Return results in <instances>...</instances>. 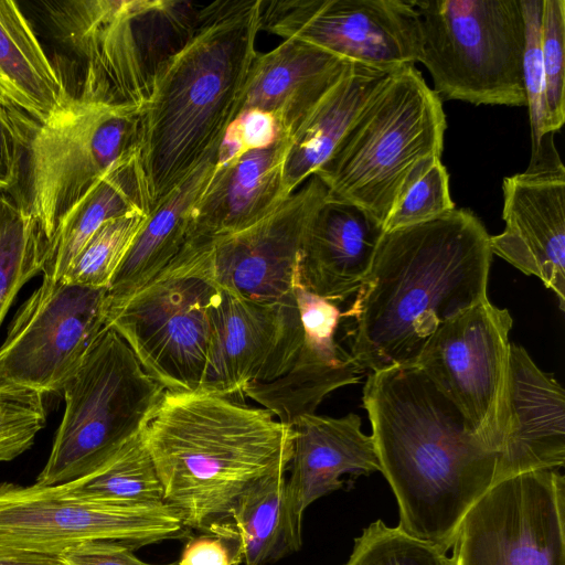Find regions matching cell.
Listing matches in <instances>:
<instances>
[{"label": "cell", "instance_id": "obj_1", "mask_svg": "<svg viewBox=\"0 0 565 565\" xmlns=\"http://www.w3.org/2000/svg\"><path fill=\"white\" fill-rule=\"evenodd\" d=\"M490 235L470 210L384 232L345 317L350 355L372 372L416 363L448 320L487 298Z\"/></svg>", "mask_w": 565, "mask_h": 565}, {"label": "cell", "instance_id": "obj_2", "mask_svg": "<svg viewBox=\"0 0 565 565\" xmlns=\"http://www.w3.org/2000/svg\"><path fill=\"white\" fill-rule=\"evenodd\" d=\"M363 406L398 527L447 553L466 513L494 482L497 452L415 364L372 372Z\"/></svg>", "mask_w": 565, "mask_h": 565}, {"label": "cell", "instance_id": "obj_3", "mask_svg": "<svg viewBox=\"0 0 565 565\" xmlns=\"http://www.w3.org/2000/svg\"><path fill=\"white\" fill-rule=\"evenodd\" d=\"M262 7L263 0L202 4L191 35L158 73L140 110L135 154L147 214L216 154L257 54Z\"/></svg>", "mask_w": 565, "mask_h": 565}, {"label": "cell", "instance_id": "obj_4", "mask_svg": "<svg viewBox=\"0 0 565 565\" xmlns=\"http://www.w3.org/2000/svg\"><path fill=\"white\" fill-rule=\"evenodd\" d=\"M294 435L263 407L200 390L166 391L142 431L163 501L201 532L228 521L254 482L288 470Z\"/></svg>", "mask_w": 565, "mask_h": 565}, {"label": "cell", "instance_id": "obj_5", "mask_svg": "<svg viewBox=\"0 0 565 565\" xmlns=\"http://www.w3.org/2000/svg\"><path fill=\"white\" fill-rule=\"evenodd\" d=\"M202 4L174 0H55L54 39L82 67L79 94L142 108L164 63L191 35Z\"/></svg>", "mask_w": 565, "mask_h": 565}, {"label": "cell", "instance_id": "obj_6", "mask_svg": "<svg viewBox=\"0 0 565 565\" xmlns=\"http://www.w3.org/2000/svg\"><path fill=\"white\" fill-rule=\"evenodd\" d=\"M446 127L443 100L406 65L376 88L315 174L330 199L363 207L384 226L413 170L441 158Z\"/></svg>", "mask_w": 565, "mask_h": 565}, {"label": "cell", "instance_id": "obj_7", "mask_svg": "<svg viewBox=\"0 0 565 565\" xmlns=\"http://www.w3.org/2000/svg\"><path fill=\"white\" fill-rule=\"evenodd\" d=\"M164 392L106 324L62 390L64 414L35 483L64 484L97 469L142 434Z\"/></svg>", "mask_w": 565, "mask_h": 565}, {"label": "cell", "instance_id": "obj_8", "mask_svg": "<svg viewBox=\"0 0 565 565\" xmlns=\"http://www.w3.org/2000/svg\"><path fill=\"white\" fill-rule=\"evenodd\" d=\"M420 54L445 100L526 106L520 0H411Z\"/></svg>", "mask_w": 565, "mask_h": 565}, {"label": "cell", "instance_id": "obj_9", "mask_svg": "<svg viewBox=\"0 0 565 565\" xmlns=\"http://www.w3.org/2000/svg\"><path fill=\"white\" fill-rule=\"evenodd\" d=\"M140 110L78 94L32 127L20 200L47 241L94 186L135 158Z\"/></svg>", "mask_w": 565, "mask_h": 565}, {"label": "cell", "instance_id": "obj_10", "mask_svg": "<svg viewBox=\"0 0 565 565\" xmlns=\"http://www.w3.org/2000/svg\"><path fill=\"white\" fill-rule=\"evenodd\" d=\"M221 291L202 243L186 239L169 265L107 312V324L166 391H195L202 382Z\"/></svg>", "mask_w": 565, "mask_h": 565}, {"label": "cell", "instance_id": "obj_11", "mask_svg": "<svg viewBox=\"0 0 565 565\" xmlns=\"http://www.w3.org/2000/svg\"><path fill=\"white\" fill-rule=\"evenodd\" d=\"M166 502L114 504L68 497L56 486L0 484V545L57 557L83 542L131 551L189 534Z\"/></svg>", "mask_w": 565, "mask_h": 565}, {"label": "cell", "instance_id": "obj_12", "mask_svg": "<svg viewBox=\"0 0 565 565\" xmlns=\"http://www.w3.org/2000/svg\"><path fill=\"white\" fill-rule=\"evenodd\" d=\"M456 565H565V478L534 470L495 481L463 516Z\"/></svg>", "mask_w": 565, "mask_h": 565}, {"label": "cell", "instance_id": "obj_13", "mask_svg": "<svg viewBox=\"0 0 565 565\" xmlns=\"http://www.w3.org/2000/svg\"><path fill=\"white\" fill-rule=\"evenodd\" d=\"M107 324V289L43 278L0 345V383L62 392Z\"/></svg>", "mask_w": 565, "mask_h": 565}, {"label": "cell", "instance_id": "obj_14", "mask_svg": "<svg viewBox=\"0 0 565 565\" xmlns=\"http://www.w3.org/2000/svg\"><path fill=\"white\" fill-rule=\"evenodd\" d=\"M513 320L488 298L455 316L428 339L415 365L498 452Z\"/></svg>", "mask_w": 565, "mask_h": 565}, {"label": "cell", "instance_id": "obj_15", "mask_svg": "<svg viewBox=\"0 0 565 565\" xmlns=\"http://www.w3.org/2000/svg\"><path fill=\"white\" fill-rule=\"evenodd\" d=\"M260 30L386 72L420 54L418 13L405 0H263Z\"/></svg>", "mask_w": 565, "mask_h": 565}, {"label": "cell", "instance_id": "obj_16", "mask_svg": "<svg viewBox=\"0 0 565 565\" xmlns=\"http://www.w3.org/2000/svg\"><path fill=\"white\" fill-rule=\"evenodd\" d=\"M328 196L327 186L313 174L256 224L227 235L194 238L203 244L214 281L222 290L252 301L295 299L305 238Z\"/></svg>", "mask_w": 565, "mask_h": 565}, {"label": "cell", "instance_id": "obj_17", "mask_svg": "<svg viewBox=\"0 0 565 565\" xmlns=\"http://www.w3.org/2000/svg\"><path fill=\"white\" fill-rule=\"evenodd\" d=\"M302 340L296 297L267 303L222 290L213 311L211 340L199 390L241 398L249 385L270 382L286 373Z\"/></svg>", "mask_w": 565, "mask_h": 565}, {"label": "cell", "instance_id": "obj_18", "mask_svg": "<svg viewBox=\"0 0 565 565\" xmlns=\"http://www.w3.org/2000/svg\"><path fill=\"white\" fill-rule=\"evenodd\" d=\"M547 134L525 171L502 182L504 231L490 236L492 254L539 277L565 309V167Z\"/></svg>", "mask_w": 565, "mask_h": 565}, {"label": "cell", "instance_id": "obj_19", "mask_svg": "<svg viewBox=\"0 0 565 565\" xmlns=\"http://www.w3.org/2000/svg\"><path fill=\"white\" fill-rule=\"evenodd\" d=\"M295 292L303 329L301 347L286 373L243 392L291 427L302 416L315 414L331 392L358 383L363 372L335 341L341 317L338 307L298 284Z\"/></svg>", "mask_w": 565, "mask_h": 565}, {"label": "cell", "instance_id": "obj_20", "mask_svg": "<svg viewBox=\"0 0 565 565\" xmlns=\"http://www.w3.org/2000/svg\"><path fill=\"white\" fill-rule=\"evenodd\" d=\"M564 463V390L524 348L511 343L494 482Z\"/></svg>", "mask_w": 565, "mask_h": 565}, {"label": "cell", "instance_id": "obj_21", "mask_svg": "<svg viewBox=\"0 0 565 565\" xmlns=\"http://www.w3.org/2000/svg\"><path fill=\"white\" fill-rule=\"evenodd\" d=\"M294 448L286 478V502L291 522L301 532L306 509L319 498L341 489L343 475L381 472L372 436L350 413L334 418L310 414L294 426Z\"/></svg>", "mask_w": 565, "mask_h": 565}, {"label": "cell", "instance_id": "obj_22", "mask_svg": "<svg viewBox=\"0 0 565 565\" xmlns=\"http://www.w3.org/2000/svg\"><path fill=\"white\" fill-rule=\"evenodd\" d=\"M384 232L363 207L328 196L308 228L296 284L330 302L347 299L367 277Z\"/></svg>", "mask_w": 565, "mask_h": 565}, {"label": "cell", "instance_id": "obj_23", "mask_svg": "<svg viewBox=\"0 0 565 565\" xmlns=\"http://www.w3.org/2000/svg\"><path fill=\"white\" fill-rule=\"evenodd\" d=\"M289 145L284 138L216 166L192 211L186 239L236 233L275 212L292 194L285 179Z\"/></svg>", "mask_w": 565, "mask_h": 565}, {"label": "cell", "instance_id": "obj_24", "mask_svg": "<svg viewBox=\"0 0 565 565\" xmlns=\"http://www.w3.org/2000/svg\"><path fill=\"white\" fill-rule=\"evenodd\" d=\"M352 64L301 40L284 39L269 52L256 54L238 114L247 109L271 113L289 139Z\"/></svg>", "mask_w": 565, "mask_h": 565}, {"label": "cell", "instance_id": "obj_25", "mask_svg": "<svg viewBox=\"0 0 565 565\" xmlns=\"http://www.w3.org/2000/svg\"><path fill=\"white\" fill-rule=\"evenodd\" d=\"M216 171V154L198 167L148 214L107 289V312L156 277L186 241L192 211Z\"/></svg>", "mask_w": 565, "mask_h": 565}, {"label": "cell", "instance_id": "obj_26", "mask_svg": "<svg viewBox=\"0 0 565 565\" xmlns=\"http://www.w3.org/2000/svg\"><path fill=\"white\" fill-rule=\"evenodd\" d=\"M70 96L18 3L0 0V107L43 124Z\"/></svg>", "mask_w": 565, "mask_h": 565}, {"label": "cell", "instance_id": "obj_27", "mask_svg": "<svg viewBox=\"0 0 565 565\" xmlns=\"http://www.w3.org/2000/svg\"><path fill=\"white\" fill-rule=\"evenodd\" d=\"M392 72L353 63L289 138L285 166L290 193L329 159L364 104Z\"/></svg>", "mask_w": 565, "mask_h": 565}, {"label": "cell", "instance_id": "obj_28", "mask_svg": "<svg viewBox=\"0 0 565 565\" xmlns=\"http://www.w3.org/2000/svg\"><path fill=\"white\" fill-rule=\"evenodd\" d=\"M132 213L147 214L135 158L107 174L60 223L46 244L42 277L61 280L102 225Z\"/></svg>", "mask_w": 565, "mask_h": 565}, {"label": "cell", "instance_id": "obj_29", "mask_svg": "<svg viewBox=\"0 0 565 565\" xmlns=\"http://www.w3.org/2000/svg\"><path fill=\"white\" fill-rule=\"evenodd\" d=\"M286 472L277 471L254 482L231 511L244 565H270L301 546V532L287 510Z\"/></svg>", "mask_w": 565, "mask_h": 565}, {"label": "cell", "instance_id": "obj_30", "mask_svg": "<svg viewBox=\"0 0 565 565\" xmlns=\"http://www.w3.org/2000/svg\"><path fill=\"white\" fill-rule=\"evenodd\" d=\"M64 494L114 504H156L163 488L142 434L127 443L94 471L56 486Z\"/></svg>", "mask_w": 565, "mask_h": 565}, {"label": "cell", "instance_id": "obj_31", "mask_svg": "<svg viewBox=\"0 0 565 565\" xmlns=\"http://www.w3.org/2000/svg\"><path fill=\"white\" fill-rule=\"evenodd\" d=\"M46 244L22 201L0 192V326L21 288L42 273Z\"/></svg>", "mask_w": 565, "mask_h": 565}, {"label": "cell", "instance_id": "obj_32", "mask_svg": "<svg viewBox=\"0 0 565 565\" xmlns=\"http://www.w3.org/2000/svg\"><path fill=\"white\" fill-rule=\"evenodd\" d=\"M147 216L132 213L106 222L85 244L61 280L93 289H108Z\"/></svg>", "mask_w": 565, "mask_h": 565}, {"label": "cell", "instance_id": "obj_33", "mask_svg": "<svg viewBox=\"0 0 565 565\" xmlns=\"http://www.w3.org/2000/svg\"><path fill=\"white\" fill-rule=\"evenodd\" d=\"M455 209L441 158L422 161L402 186L384 224L385 232L415 225Z\"/></svg>", "mask_w": 565, "mask_h": 565}, {"label": "cell", "instance_id": "obj_34", "mask_svg": "<svg viewBox=\"0 0 565 565\" xmlns=\"http://www.w3.org/2000/svg\"><path fill=\"white\" fill-rule=\"evenodd\" d=\"M541 51L544 75V131L565 121V0H543Z\"/></svg>", "mask_w": 565, "mask_h": 565}, {"label": "cell", "instance_id": "obj_35", "mask_svg": "<svg viewBox=\"0 0 565 565\" xmlns=\"http://www.w3.org/2000/svg\"><path fill=\"white\" fill-rule=\"evenodd\" d=\"M446 558V553L436 546L376 520L355 539L353 551L342 565H444Z\"/></svg>", "mask_w": 565, "mask_h": 565}, {"label": "cell", "instance_id": "obj_36", "mask_svg": "<svg viewBox=\"0 0 565 565\" xmlns=\"http://www.w3.org/2000/svg\"><path fill=\"white\" fill-rule=\"evenodd\" d=\"M45 422L44 394L0 383V462L30 449Z\"/></svg>", "mask_w": 565, "mask_h": 565}, {"label": "cell", "instance_id": "obj_37", "mask_svg": "<svg viewBox=\"0 0 565 565\" xmlns=\"http://www.w3.org/2000/svg\"><path fill=\"white\" fill-rule=\"evenodd\" d=\"M524 19L523 78L531 131V153L541 146L544 131V75L541 51L543 0H520Z\"/></svg>", "mask_w": 565, "mask_h": 565}, {"label": "cell", "instance_id": "obj_38", "mask_svg": "<svg viewBox=\"0 0 565 565\" xmlns=\"http://www.w3.org/2000/svg\"><path fill=\"white\" fill-rule=\"evenodd\" d=\"M284 138L282 129L271 113L243 110L225 130L216 152V166H226L248 151L269 148Z\"/></svg>", "mask_w": 565, "mask_h": 565}, {"label": "cell", "instance_id": "obj_39", "mask_svg": "<svg viewBox=\"0 0 565 565\" xmlns=\"http://www.w3.org/2000/svg\"><path fill=\"white\" fill-rule=\"evenodd\" d=\"M179 565H239L243 551L239 536L228 520L214 524L209 531L190 537Z\"/></svg>", "mask_w": 565, "mask_h": 565}, {"label": "cell", "instance_id": "obj_40", "mask_svg": "<svg viewBox=\"0 0 565 565\" xmlns=\"http://www.w3.org/2000/svg\"><path fill=\"white\" fill-rule=\"evenodd\" d=\"M35 124L0 107V192H7L20 182L25 147Z\"/></svg>", "mask_w": 565, "mask_h": 565}, {"label": "cell", "instance_id": "obj_41", "mask_svg": "<svg viewBox=\"0 0 565 565\" xmlns=\"http://www.w3.org/2000/svg\"><path fill=\"white\" fill-rule=\"evenodd\" d=\"M57 558L63 565H158L146 563L135 556L134 551L108 542H83L64 550Z\"/></svg>", "mask_w": 565, "mask_h": 565}, {"label": "cell", "instance_id": "obj_42", "mask_svg": "<svg viewBox=\"0 0 565 565\" xmlns=\"http://www.w3.org/2000/svg\"><path fill=\"white\" fill-rule=\"evenodd\" d=\"M0 565H63L57 557L0 545Z\"/></svg>", "mask_w": 565, "mask_h": 565}, {"label": "cell", "instance_id": "obj_43", "mask_svg": "<svg viewBox=\"0 0 565 565\" xmlns=\"http://www.w3.org/2000/svg\"><path fill=\"white\" fill-rule=\"evenodd\" d=\"M444 565H456V563L452 557H447Z\"/></svg>", "mask_w": 565, "mask_h": 565}]
</instances>
